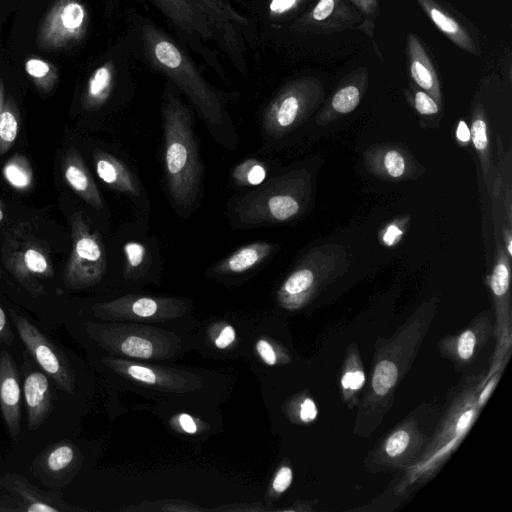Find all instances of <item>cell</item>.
Segmentation results:
<instances>
[{
    "label": "cell",
    "instance_id": "2",
    "mask_svg": "<svg viewBox=\"0 0 512 512\" xmlns=\"http://www.w3.org/2000/svg\"><path fill=\"white\" fill-rule=\"evenodd\" d=\"M487 378L481 372L465 380L417 460L404 471L396 486L397 493H405L434 478L456 451L481 411L477 396Z\"/></svg>",
    "mask_w": 512,
    "mask_h": 512
},
{
    "label": "cell",
    "instance_id": "19",
    "mask_svg": "<svg viewBox=\"0 0 512 512\" xmlns=\"http://www.w3.org/2000/svg\"><path fill=\"white\" fill-rule=\"evenodd\" d=\"M406 58L409 77L415 86L441 101L440 82L434 63L420 37L409 32L406 37Z\"/></svg>",
    "mask_w": 512,
    "mask_h": 512
},
{
    "label": "cell",
    "instance_id": "11",
    "mask_svg": "<svg viewBox=\"0 0 512 512\" xmlns=\"http://www.w3.org/2000/svg\"><path fill=\"white\" fill-rule=\"evenodd\" d=\"M509 256L501 255L490 276V288L494 297L496 323L494 337L496 347L487 376L504 369L512 351V315L509 296Z\"/></svg>",
    "mask_w": 512,
    "mask_h": 512
},
{
    "label": "cell",
    "instance_id": "8",
    "mask_svg": "<svg viewBox=\"0 0 512 512\" xmlns=\"http://www.w3.org/2000/svg\"><path fill=\"white\" fill-rule=\"evenodd\" d=\"M321 82L304 77L289 84L265 112L263 127L273 138H280L294 129L323 99Z\"/></svg>",
    "mask_w": 512,
    "mask_h": 512
},
{
    "label": "cell",
    "instance_id": "31",
    "mask_svg": "<svg viewBox=\"0 0 512 512\" xmlns=\"http://www.w3.org/2000/svg\"><path fill=\"white\" fill-rule=\"evenodd\" d=\"M125 257V274L131 275L147 262L148 251L144 244L138 241L126 242L123 246Z\"/></svg>",
    "mask_w": 512,
    "mask_h": 512
},
{
    "label": "cell",
    "instance_id": "50",
    "mask_svg": "<svg viewBox=\"0 0 512 512\" xmlns=\"http://www.w3.org/2000/svg\"><path fill=\"white\" fill-rule=\"evenodd\" d=\"M507 250H508V256L511 257L512 256V241L510 238L508 240Z\"/></svg>",
    "mask_w": 512,
    "mask_h": 512
},
{
    "label": "cell",
    "instance_id": "33",
    "mask_svg": "<svg viewBox=\"0 0 512 512\" xmlns=\"http://www.w3.org/2000/svg\"><path fill=\"white\" fill-rule=\"evenodd\" d=\"M121 352L130 357L150 358L153 354L152 343L144 338L130 336L126 338L120 346Z\"/></svg>",
    "mask_w": 512,
    "mask_h": 512
},
{
    "label": "cell",
    "instance_id": "22",
    "mask_svg": "<svg viewBox=\"0 0 512 512\" xmlns=\"http://www.w3.org/2000/svg\"><path fill=\"white\" fill-rule=\"evenodd\" d=\"M365 385L363 361L358 346L351 343L346 350L340 378L341 398L349 409L358 406Z\"/></svg>",
    "mask_w": 512,
    "mask_h": 512
},
{
    "label": "cell",
    "instance_id": "38",
    "mask_svg": "<svg viewBox=\"0 0 512 512\" xmlns=\"http://www.w3.org/2000/svg\"><path fill=\"white\" fill-rule=\"evenodd\" d=\"M318 416V408L311 397H304L298 406V418L301 423H312Z\"/></svg>",
    "mask_w": 512,
    "mask_h": 512
},
{
    "label": "cell",
    "instance_id": "49",
    "mask_svg": "<svg viewBox=\"0 0 512 512\" xmlns=\"http://www.w3.org/2000/svg\"><path fill=\"white\" fill-rule=\"evenodd\" d=\"M4 101H5V87H4L3 80L0 79V113L3 109Z\"/></svg>",
    "mask_w": 512,
    "mask_h": 512
},
{
    "label": "cell",
    "instance_id": "18",
    "mask_svg": "<svg viewBox=\"0 0 512 512\" xmlns=\"http://www.w3.org/2000/svg\"><path fill=\"white\" fill-rule=\"evenodd\" d=\"M11 354L0 352V411L10 437L16 441L21 429V384Z\"/></svg>",
    "mask_w": 512,
    "mask_h": 512
},
{
    "label": "cell",
    "instance_id": "23",
    "mask_svg": "<svg viewBox=\"0 0 512 512\" xmlns=\"http://www.w3.org/2000/svg\"><path fill=\"white\" fill-rule=\"evenodd\" d=\"M368 70L358 67L347 74L329 99L325 111L337 114L352 112L360 103L368 83Z\"/></svg>",
    "mask_w": 512,
    "mask_h": 512
},
{
    "label": "cell",
    "instance_id": "25",
    "mask_svg": "<svg viewBox=\"0 0 512 512\" xmlns=\"http://www.w3.org/2000/svg\"><path fill=\"white\" fill-rule=\"evenodd\" d=\"M112 84V72L109 65L96 69L88 80L82 95L81 104L85 110H96L107 100Z\"/></svg>",
    "mask_w": 512,
    "mask_h": 512
},
{
    "label": "cell",
    "instance_id": "21",
    "mask_svg": "<svg viewBox=\"0 0 512 512\" xmlns=\"http://www.w3.org/2000/svg\"><path fill=\"white\" fill-rule=\"evenodd\" d=\"M98 177L111 189L130 195H138L137 181L127 166L114 155L95 149L92 153Z\"/></svg>",
    "mask_w": 512,
    "mask_h": 512
},
{
    "label": "cell",
    "instance_id": "48",
    "mask_svg": "<svg viewBox=\"0 0 512 512\" xmlns=\"http://www.w3.org/2000/svg\"><path fill=\"white\" fill-rule=\"evenodd\" d=\"M399 234L401 232L396 227H390L384 236V240L390 244Z\"/></svg>",
    "mask_w": 512,
    "mask_h": 512
},
{
    "label": "cell",
    "instance_id": "5",
    "mask_svg": "<svg viewBox=\"0 0 512 512\" xmlns=\"http://www.w3.org/2000/svg\"><path fill=\"white\" fill-rule=\"evenodd\" d=\"M300 181L283 176L243 195L236 203L234 215L242 226L283 222L300 211Z\"/></svg>",
    "mask_w": 512,
    "mask_h": 512
},
{
    "label": "cell",
    "instance_id": "40",
    "mask_svg": "<svg viewBox=\"0 0 512 512\" xmlns=\"http://www.w3.org/2000/svg\"><path fill=\"white\" fill-rule=\"evenodd\" d=\"M293 473L289 466H282L276 473L272 487L277 493L286 491L292 483Z\"/></svg>",
    "mask_w": 512,
    "mask_h": 512
},
{
    "label": "cell",
    "instance_id": "52",
    "mask_svg": "<svg viewBox=\"0 0 512 512\" xmlns=\"http://www.w3.org/2000/svg\"><path fill=\"white\" fill-rule=\"evenodd\" d=\"M3 275V272H2V269L0 268V277H2Z\"/></svg>",
    "mask_w": 512,
    "mask_h": 512
},
{
    "label": "cell",
    "instance_id": "32",
    "mask_svg": "<svg viewBox=\"0 0 512 512\" xmlns=\"http://www.w3.org/2000/svg\"><path fill=\"white\" fill-rule=\"evenodd\" d=\"M405 93L419 114L435 115L439 112L438 102L427 92L421 90L414 84L411 85V89L406 90Z\"/></svg>",
    "mask_w": 512,
    "mask_h": 512
},
{
    "label": "cell",
    "instance_id": "9",
    "mask_svg": "<svg viewBox=\"0 0 512 512\" xmlns=\"http://www.w3.org/2000/svg\"><path fill=\"white\" fill-rule=\"evenodd\" d=\"M19 338L37 366L64 392L74 394L75 376L66 354L30 320L9 310Z\"/></svg>",
    "mask_w": 512,
    "mask_h": 512
},
{
    "label": "cell",
    "instance_id": "16",
    "mask_svg": "<svg viewBox=\"0 0 512 512\" xmlns=\"http://www.w3.org/2000/svg\"><path fill=\"white\" fill-rule=\"evenodd\" d=\"M26 351L23 354V395L27 411V426L37 430L53 409V389L50 378L42 371Z\"/></svg>",
    "mask_w": 512,
    "mask_h": 512
},
{
    "label": "cell",
    "instance_id": "26",
    "mask_svg": "<svg viewBox=\"0 0 512 512\" xmlns=\"http://www.w3.org/2000/svg\"><path fill=\"white\" fill-rule=\"evenodd\" d=\"M2 175L7 184L19 192L28 191L33 184V169L26 156L20 153L5 162Z\"/></svg>",
    "mask_w": 512,
    "mask_h": 512
},
{
    "label": "cell",
    "instance_id": "46",
    "mask_svg": "<svg viewBox=\"0 0 512 512\" xmlns=\"http://www.w3.org/2000/svg\"><path fill=\"white\" fill-rule=\"evenodd\" d=\"M179 423H180L182 429L189 434H194L197 431L196 423L194 422L192 417L188 414H185V413L181 414L179 416Z\"/></svg>",
    "mask_w": 512,
    "mask_h": 512
},
{
    "label": "cell",
    "instance_id": "29",
    "mask_svg": "<svg viewBox=\"0 0 512 512\" xmlns=\"http://www.w3.org/2000/svg\"><path fill=\"white\" fill-rule=\"evenodd\" d=\"M266 176V166L254 158L240 162L232 171L234 182L241 186H258L264 182Z\"/></svg>",
    "mask_w": 512,
    "mask_h": 512
},
{
    "label": "cell",
    "instance_id": "39",
    "mask_svg": "<svg viewBox=\"0 0 512 512\" xmlns=\"http://www.w3.org/2000/svg\"><path fill=\"white\" fill-rule=\"evenodd\" d=\"M309 0H272L270 3V11L276 16H281L295 11Z\"/></svg>",
    "mask_w": 512,
    "mask_h": 512
},
{
    "label": "cell",
    "instance_id": "36",
    "mask_svg": "<svg viewBox=\"0 0 512 512\" xmlns=\"http://www.w3.org/2000/svg\"><path fill=\"white\" fill-rule=\"evenodd\" d=\"M384 166L387 173L393 178L400 177L405 171L404 158L396 150H390L385 154Z\"/></svg>",
    "mask_w": 512,
    "mask_h": 512
},
{
    "label": "cell",
    "instance_id": "30",
    "mask_svg": "<svg viewBox=\"0 0 512 512\" xmlns=\"http://www.w3.org/2000/svg\"><path fill=\"white\" fill-rule=\"evenodd\" d=\"M360 13L362 23L359 30L373 40L377 20L380 15L379 0H348Z\"/></svg>",
    "mask_w": 512,
    "mask_h": 512
},
{
    "label": "cell",
    "instance_id": "45",
    "mask_svg": "<svg viewBox=\"0 0 512 512\" xmlns=\"http://www.w3.org/2000/svg\"><path fill=\"white\" fill-rule=\"evenodd\" d=\"M0 512H20L19 503L11 495H0Z\"/></svg>",
    "mask_w": 512,
    "mask_h": 512
},
{
    "label": "cell",
    "instance_id": "13",
    "mask_svg": "<svg viewBox=\"0 0 512 512\" xmlns=\"http://www.w3.org/2000/svg\"><path fill=\"white\" fill-rule=\"evenodd\" d=\"M362 17L348 0H318L293 28L302 33L330 35L359 29Z\"/></svg>",
    "mask_w": 512,
    "mask_h": 512
},
{
    "label": "cell",
    "instance_id": "27",
    "mask_svg": "<svg viewBox=\"0 0 512 512\" xmlns=\"http://www.w3.org/2000/svg\"><path fill=\"white\" fill-rule=\"evenodd\" d=\"M24 67L35 87L42 94L51 92L58 82V69L50 61L32 56L26 59Z\"/></svg>",
    "mask_w": 512,
    "mask_h": 512
},
{
    "label": "cell",
    "instance_id": "7",
    "mask_svg": "<svg viewBox=\"0 0 512 512\" xmlns=\"http://www.w3.org/2000/svg\"><path fill=\"white\" fill-rule=\"evenodd\" d=\"M428 439L418 416L411 414L367 454L364 465L373 473L405 471L417 460Z\"/></svg>",
    "mask_w": 512,
    "mask_h": 512
},
{
    "label": "cell",
    "instance_id": "47",
    "mask_svg": "<svg viewBox=\"0 0 512 512\" xmlns=\"http://www.w3.org/2000/svg\"><path fill=\"white\" fill-rule=\"evenodd\" d=\"M456 136L463 143H467L471 139V133L465 121H459Z\"/></svg>",
    "mask_w": 512,
    "mask_h": 512
},
{
    "label": "cell",
    "instance_id": "28",
    "mask_svg": "<svg viewBox=\"0 0 512 512\" xmlns=\"http://www.w3.org/2000/svg\"><path fill=\"white\" fill-rule=\"evenodd\" d=\"M20 126V112L13 97L5 98L0 113V155L5 154L14 144Z\"/></svg>",
    "mask_w": 512,
    "mask_h": 512
},
{
    "label": "cell",
    "instance_id": "17",
    "mask_svg": "<svg viewBox=\"0 0 512 512\" xmlns=\"http://www.w3.org/2000/svg\"><path fill=\"white\" fill-rule=\"evenodd\" d=\"M0 491H5L16 498L20 512L79 511V508L69 505L56 489H40L18 473L0 476Z\"/></svg>",
    "mask_w": 512,
    "mask_h": 512
},
{
    "label": "cell",
    "instance_id": "51",
    "mask_svg": "<svg viewBox=\"0 0 512 512\" xmlns=\"http://www.w3.org/2000/svg\"><path fill=\"white\" fill-rule=\"evenodd\" d=\"M3 220V210H2V203L0 201V222Z\"/></svg>",
    "mask_w": 512,
    "mask_h": 512
},
{
    "label": "cell",
    "instance_id": "44",
    "mask_svg": "<svg viewBox=\"0 0 512 512\" xmlns=\"http://www.w3.org/2000/svg\"><path fill=\"white\" fill-rule=\"evenodd\" d=\"M235 340V330L232 326H226L223 328L217 339L215 340V345L224 349L228 347Z\"/></svg>",
    "mask_w": 512,
    "mask_h": 512
},
{
    "label": "cell",
    "instance_id": "41",
    "mask_svg": "<svg viewBox=\"0 0 512 512\" xmlns=\"http://www.w3.org/2000/svg\"><path fill=\"white\" fill-rule=\"evenodd\" d=\"M127 373L135 380L154 384L157 381V377L153 370L150 368L140 366V365H130L127 367Z\"/></svg>",
    "mask_w": 512,
    "mask_h": 512
},
{
    "label": "cell",
    "instance_id": "43",
    "mask_svg": "<svg viewBox=\"0 0 512 512\" xmlns=\"http://www.w3.org/2000/svg\"><path fill=\"white\" fill-rule=\"evenodd\" d=\"M14 341V333L8 322L5 311L0 305V344L12 345Z\"/></svg>",
    "mask_w": 512,
    "mask_h": 512
},
{
    "label": "cell",
    "instance_id": "4",
    "mask_svg": "<svg viewBox=\"0 0 512 512\" xmlns=\"http://www.w3.org/2000/svg\"><path fill=\"white\" fill-rule=\"evenodd\" d=\"M2 263L17 282L33 297L46 294L43 281L54 276L48 244L36 237L27 222L6 233Z\"/></svg>",
    "mask_w": 512,
    "mask_h": 512
},
{
    "label": "cell",
    "instance_id": "14",
    "mask_svg": "<svg viewBox=\"0 0 512 512\" xmlns=\"http://www.w3.org/2000/svg\"><path fill=\"white\" fill-rule=\"evenodd\" d=\"M494 336L490 315L479 314L461 332L448 335L437 342L440 353L449 359L455 368L469 365Z\"/></svg>",
    "mask_w": 512,
    "mask_h": 512
},
{
    "label": "cell",
    "instance_id": "1",
    "mask_svg": "<svg viewBox=\"0 0 512 512\" xmlns=\"http://www.w3.org/2000/svg\"><path fill=\"white\" fill-rule=\"evenodd\" d=\"M436 302L422 304L387 339L377 341L372 372L363 390L354 433L368 437L392 407L397 386L410 370L432 324Z\"/></svg>",
    "mask_w": 512,
    "mask_h": 512
},
{
    "label": "cell",
    "instance_id": "24",
    "mask_svg": "<svg viewBox=\"0 0 512 512\" xmlns=\"http://www.w3.org/2000/svg\"><path fill=\"white\" fill-rule=\"evenodd\" d=\"M272 250L273 246L264 241L246 244L219 262L216 271L222 274L244 273L261 264Z\"/></svg>",
    "mask_w": 512,
    "mask_h": 512
},
{
    "label": "cell",
    "instance_id": "15",
    "mask_svg": "<svg viewBox=\"0 0 512 512\" xmlns=\"http://www.w3.org/2000/svg\"><path fill=\"white\" fill-rule=\"evenodd\" d=\"M78 448L68 440L46 447L32 462V473L52 489L66 486L79 466Z\"/></svg>",
    "mask_w": 512,
    "mask_h": 512
},
{
    "label": "cell",
    "instance_id": "6",
    "mask_svg": "<svg viewBox=\"0 0 512 512\" xmlns=\"http://www.w3.org/2000/svg\"><path fill=\"white\" fill-rule=\"evenodd\" d=\"M71 252L63 272L66 288L79 290L97 284L107 270V258L101 235L91 231L83 214L71 217Z\"/></svg>",
    "mask_w": 512,
    "mask_h": 512
},
{
    "label": "cell",
    "instance_id": "3",
    "mask_svg": "<svg viewBox=\"0 0 512 512\" xmlns=\"http://www.w3.org/2000/svg\"><path fill=\"white\" fill-rule=\"evenodd\" d=\"M164 171L174 206L185 210L198 195L201 165L189 111L174 99L163 107Z\"/></svg>",
    "mask_w": 512,
    "mask_h": 512
},
{
    "label": "cell",
    "instance_id": "42",
    "mask_svg": "<svg viewBox=\"0 0 512 512\" xmlns=\"http://www.w3.org/2000/svg\"><path fill=\"white\" fill-rule=\"evenodd\" d=\"M256 349H257L258 354L261 356L262 360L267 365L273 366L276 364V362H277L276 353L268 341H266L264 339L258 340L257 344H256Z\"/></svg>",
    "mask_w": 512,
    "mask_h": 512
},
{
    "label": "cell",
    "instance_id": "37",
    "mask_svg": "<svg viewBox=\"0 0 512 512\" xmlns=\"http://www.w3.org/2000/svg\"><path fill=\"white\" fill-rule=\"evenodd\" d=\"M503 371L504 369L497 370L495 373L488 376V378L482 385L477 396V404L481 409L484 407L486 402L489 400L491 394L495 390Z\"/></svg>",
    "mask_w": 512,
    "mask_h": 512
},
{
    "label": "cell",
    "instance_id": "10",
    "mask_svg": "<svg viewBox=\"0 0 512 512\" xmlns=\"http://www.w3.org/2000/svg\"><path fill=\"white\" fill-rule=\"evenodd\" d=\"M88 14L79 0H55L44 15L36 36V44L45 52L66 49L82 39Z\"/></svg>",
    "mask_w": 512,
    "mask_h": 512
},
{
    "label": "cell",
    "instance_id": "20",
    "mask_svg": "<svg viewBox=\"0 0 512 512\" xmlns=\"http://www.w3.org/2000/svg\"><path fill=\"white\" fill-rule=\"evenodd\" d=\"M62 175L74 193L96 210L103 208V200L98 187L87 169L81 154L70 148L62 161Z\"/></svg>",
    "mask_w": 512,
    "mask_h": 512
},
{
    "label": "cell",
    "instance_id": "35",
    "mask_svg": "<svg viewBox=\"0 0 512 512\" xmlns=\"http://www.w3.org/2000/svg\"><path fill=\"white\" fill-rule=\"evenodd\" d=\"M470 133H472V141L477 151H485L488 146L487 125L483 118L481 104H477Z\"/></svg>",
    "mask_w": 512,
    "mask_h": 512
},
{
    "label": "cell",
    "instance_id": "12",
    "mask_svg": "<svg viewBox=\"0 0 512 512\" xmlns=\"http://www.w3.org/2000/svg\"><path fill=\"white\" fill-rule=\"evenodd\" d=\"M433 25L456 47L468 54L482 55L477 26L450 3L443 0H415Z\"/></svg>",
    "mask_w": 512,
    "mask_h": 512
},
{
    "label": "cell",
    "instance_id": "34",
    "mask_svg": "<svg viewBox=\"0 0 512 512\" xmlns=\"http://www.w3.org/2000/svg\"><path fill=\"white\" fill-rule=\"evenodd\" d=\"M121 305L129 306L131 312L139 317L147 318L156 314L159 310V301L150 297H138L134 300H117Z\"/></svg>",
    "mask_w": 512,
    "mask_h": 512
}]
</instances>
